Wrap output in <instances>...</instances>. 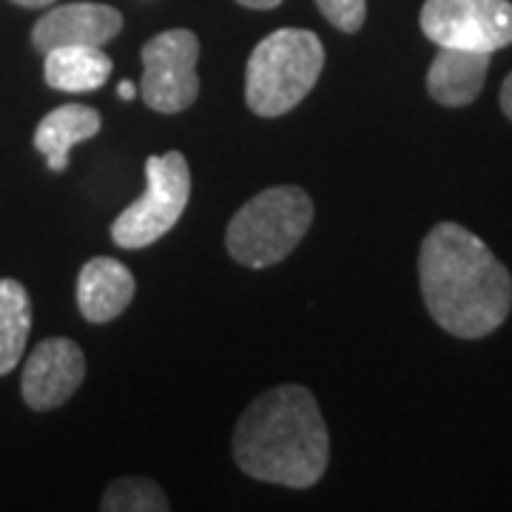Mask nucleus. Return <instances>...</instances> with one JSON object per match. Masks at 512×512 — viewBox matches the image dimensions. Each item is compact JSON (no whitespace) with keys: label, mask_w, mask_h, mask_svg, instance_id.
Segmentation results:
<instances>
[{"label":"nucleus","mask_w":512,"mask_h":512,"mask_svg":"<svg viewBox=\"0 0 512 512\" xmlns=\"http://www.w3.org/2000/svg\"><path fill=\"white\" fill-rule=\"evenodd\" d=\"M32 330L29 291L18 279H0V376L12 373L23 359Z\"/></svg>","instance_id":"14"},{"label":"nucleus","mask_w":512,"mask_h":512,"mask_svg":"<svg viewBox=\"0 0 512 512\" xmlns=\"http://www.w3.org/2000/svg\"><path fill=\"white\" fill-rule=\"evenodd\" d=\"M111 69L103 46H60L46 52L43 77L55 92H97L111 77Z\"/></svg>","instance_id":"13"},{"label":"nucleus","mask_w":512,"mask_h":512,"mask_svg":"<svg viewBox=\"0 0 512 512\" xmlns=\"http://www.w3.org/2000/svg\"><path fill=\"white\" fill-rule=\"evenodd\" d=\"M237 3L245 9H274L282 0H237Z\"/></svg>","instance_id":"18"},{"label":"nucleus","mask_w":512,"mask_h":512,"mask_svg":"<svg viewBox=\"0 0 512 512\" xmlns=\"http://www.w3.org/2000/svg\"><path fill=\"white\" fill-rule=\"evenodd\" d=\"M18 6H26V9H43V6H52L55 0H12Z\"/></svg>","instance_id":"20"},{"label":"nucleus","mask_w":512,"mask_h":512,"mask_svg":"<svg viewBox=\"0 0 512 512\" xmlns=\"http://www.w3.org/2000/svg\"><path fill=\"white\" fill-rule=\"evenodd\" d=\"M103 120L92 106L83 103H69L49 111L35 128V148L46 157L52 171H66L69 165V151L77 143L92 140L100 131Z\"/></svg>","instance_id":"12"},{"label":"nucleus","mask_w":512,"mask_h":512,"mask_svg":"<svg viewBox=\"0 0 512 512\" xmlns=\"http://www.w3.org/2000/svg\"><path fill=\"white\" fill-rule=\"evenodd\" d=\"M501 111L512 120V72L507 74V80H504V86H501Z\"/></svg>","instance_id":"17"},{"label":"nucleus","mask_w":512,"mask_h":512,"mask_svg":"<svg viewBox=\"0 0 512 512\" xmlns=\"http://www.w3.org/2000/svg\"><path fill=\"white\" fill-rule=\"evenodd\" d=\"M234 461L256 481L305 490L325 476L330 439L322 410L302 384H279L248 404L234 427Z\"/></svg>","instance_id":"2"},{"label":"nucleus","mask_w":512,"mask_h":512,"mask_svg":"<svg viewBox=\"0 0 512 512\" xmlns=\"http://www.w3.org/2000/svg\"><path fill=\"white\" fill-rule=\"evenodd\" d=\"M200 40L188 29H168L143 46V83L140 94L148 109L180 114L194 106L200 94L197 77Z\"/></svg>","instance_id":"7"},{"label":"nucleus","mask_w":512,"mask_h":512,"mask_svg":"<svg viewBox=\"0 0 512 512\" xmlns=\"http://www.w3.org/2000/svg\"><path fill=\"white\" fill-rule=\"evenodd\" d=\"M487 72H490L487 52L439 49V55L427 72V92L441 106L461 109V106H470L481 94Z\"/></svg>","instance_id":"11"},{"label":"nucleus","mask_w":512,"mask_h":512,"mask_svg":"<svg viewBox=\"0 0 512 512\" xmlns=\"http://www.w3.org/2000/svg\"><path fill=\"white\" fill-rule=\"evenodd\" d=\"M117 94H120L123 100H134V97H137V86H134L131 80H123V83L117 86Z\"/></svg>","instance_id":"19"},{"label":"nucleus","mask_w":512,"mask_h":512,"mask_svg":"<svg viewBox=\"0 0 512 512\" xmlns=\"http://www.w3.org/2000/svg\"><path fill=\"white\" fill-rule=\"evenodd\" d=\"M100 510L103 512H168L171 504L165 493L151 481L143 476H123L114 478L103 501H100Z\"/></svg>","instance_id":"15"},{"label":"nucleus","mask_w":512,"mask_h":512,"mask_svg":"<svg viewBox=\"0 0 512 512\" xmlns=\"http://www.w3.org/2000/svg\"><path fill=\"white\" fill-rule=\"evenodd\" d=\"M419 23L427 40L441 49L493 55L512 43L510 0H427Z\"/></svg>","instance_id":"6"},{"label":"nucleus","mask_w":512,"mask_h":512,"mask_svg":"<svg viewBox=\"0 0 512 512\" xmlns=\"http://www.w3.org/2000/svg\"><path fill=\"white\" fill-rule=\"evenodd\" d=\"M316 6L330 26H336L339 32L353 35L365 23L367 0H316Z\"/></svg>","instance_id":"16"},{"label":"nucleus","mask_w":512,"mask_h":512,"mask_svg":"<svg viewBox=\"0 0 512 512\" xmlns=\"http://www.w3.org/2000/svg\"><path fill=\"white\" fill-rule=\"evenodd\" d=\"M123 15L106 3H66L49 9L32 29L37 52H52L60 46H106L120 35Z\"/></svg>","instance_id":"9"},{"label":"nucleus","mask_w":512,"mask_h":512,"mask_svg":"<svg viewBox=\"0 0 512 512\" xmlns=\"http://www.w3.org/2000/svg\"><path fill=\"white\" fill-rule=\"evenodd\" d=\"M313 222V200L299 185L265 188L248 200L228 225V254L245 268H271L305 239Z\"/></svg>","instance_id":"4"},{"label":"nucleus","mask_w":512,"mask_h":512,"mask_svg":"<svg viewBox=\"0 0 512 512\" xmlns=\"http://www.w3.org/2000/svg\"><path fill=\"white\" fill-rule=\"evenodd\" d=\"M134 291V274L120 259L94 256L77 276V308L94 325H106L131 305Z\"/></svg>","instance_id":"10"},{"label":"nucleus","mask_w":512,"mask_h":512,"mask_svg":"<svg viewBox=\"0 0 512 512\" xmlns=\"http://www.w3.org/2000/svg\"><path fill=\"white\" fill-rule=\"evenodd\" d=\"M146 180V194L131 202L111 225V239L126 251L146 248L165 237L191 200V168L180 151L148 157Z\"/></svg>","instance_id":"5"},{"label":"nucleus","mask_w":512,"mask_h":512,"mask_svg":"<svg viewBox=\"0 0 512 512\" xmlns=\"http://www.w3.org/2000/svg\"><path fill=\"white\" fill-rule=\"evenodd\" d=\"M83 379H86V356L80 345H74L72 339L55 336L40 342L29 353L23 365L20 393L32 410L43 413L69 402Z\"/></svg>","instance_id":"8"},{"label":"nucleus","mask_w":512,"mask_h":512,"mask_svg":"<svg viewBox=\"0 0 512 512\" xmlns=\"http://www.w3.org/2000/svg\"><path fill=\"white\" fill-rule=\"evenodd\" d=\"M419 285L436 325L458 339H481L512 311L507 265L458 222H439L419 251Z\"/></svg>","instance_id":"1"},{"label":"nucleus","mask_w":512,"mask_h":512,"mask_svg":"<svg viewBox=\"0 0 512 512\" xmlns=\"http://www.w3.org/2000/svg\"><path fill=\"white\" fill-rule=\"evenodd\" d=\"M325 69V46L311 29H276L259 40L245 69V100L259 117L296 109Z\"/></svg>","instance_id":"3"}]
</instances>
